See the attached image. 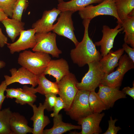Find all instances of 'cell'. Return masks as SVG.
I'll list each match as a JSON object with an SVG mask.
<instances>
[{"label":"cell","mask_w":134,"mask_h":134,"mask_svg":"<svg viewBox=\"0 0 134 134\" xmlns=\"http://www.w3.org/2000/svg\"><path fill=\"white\" fill-rule=\"evenodd\" d=\"M91 21L83 20L82 23L84 28L83 38L70 52L73 63L81 67L91 62L99 61L102 57L89 35L88 28Z\"/></svg>","instance_id":"1"},{"label":"cell","mask_w":134,"mask_h":134,"mask_svg":"<svg viewBox=\"0 0 134 134\" xmlns=\"http://www.w3.org/2000/svg\"><path fill=\"white\" fill-rule=\"evenodd\" d=\"M51 60L48 54L25 50L19 54L18 62L22 67L37 75L44 73Z\"/></svg>","instance_id":"2"},{"label":"cell","mask_w":134,"mask_h":134,"mask_svg":"<svg viewBox=\"0 0 134 134\" xmlns=\"http://www.w3.org/2000/svg\"><path fill=\"white\" fill-rule=\"evenodd\" d=\"M116 70L108 74H104L100 84L113 88L119 89L125 74L134 68V62L126 54L119 59Z\"/></svg>","instance_id":"3"},{"label":"cell","mask_w":134,"mask_h":134,"mask_svg":"<svg viewBox=\"0 0 134 134\" xmlns=\"http://www.w3.org/2000/svg\"><path fill=\"white\" fill-rule=\"evenodd\" d=\"M82 19L91 20L94 18L101 15L113 16L117 20L118 23L121 24L116 12L114 0H104L96 5H89L78 11Z\"/></svg>","instance_id":"4"},{"label":"cell","mask_w":134,"mask_h":134,"mask_svg":"<svg viewBox=\"0 0 134 134\" xmlns=\"http://www.w3.org/2000/svg\"><path fill=\"white\" fill-rule=\"evenodd\" d=\"M89 70L76 86L78 90L95 91L100 84L105 73L102 69L99 61H94L87 64Z\"/></svg>","instance_id":"5"},{"label":"cell","mask_w":134,"mask_h":134,"mask_svg":"<svg viewBox=\"0 0 134 134\" xmlns=\"http://www.w3.org/2000/svg\"><path fill=\"white\" fill-rule=\"evenodd\" d=\"M90 92L78 90L69 110L66 113L71 118L77 121L91 114L88 101Z\"/></svg>","instance_id":"6"},{"label":"cell","mask_w":134,"mask_h":134,"mask_svg":"<svg viewBox=\"0 0 134 134\" xmlns=\"http://www.w3.org/2000/svg\"><path fill=\"white\" fill-rule=\"evenodd\" d=\"M78 81L75 75L71 73L64 76L58 83L59 95L63 100L65 105L64 109L67 112L70 108L78 90L76 86Z\"/></svg>","instance_id":"7"},{"label":"cell","mask_w":134,"mask_h":134,"mask_svg":"<svg viewBox=\"0 0 134 134\" xmlns=\"http://www.w3.org/2000/svg\"><path fill=\"white\" fill-rule=\"evenodd\" d=\"M74 12L68 10L61 12L57 22L53 25L52 31L59 35L67 37L71 40L76 46L79 42L74 34V30L72 16Z\"/></svg>","instance_id":"8"},{"label":"cell","mask_w":134,"mask_h":134,"mask_svg":"<svg viewBox=\"0 0 134 134\" xmlns=\"http://www.w3.org/2000/svg\"><path fill=\"white\" fill-rule=\"evenodd\" d=\"M36 44L32 49L34 52L38 51L51 54L53 57L58 58L62 53L56 43V33L49 32L44 33H35Z\"/></svg>","instance_id":"9"},{"label":"cell","mask_w":134,"mask_h":134,"mask_svg":"<svg viewBox=\"0 0 134 134\" xmlns=\"http://www.w3.org/2000/svg\"><path fill=\"white\" fill-rule=\"evenodd\" d=\"M9 71L11 76L7 75L4 76L7 86L15 82L22 84H29L34 87L38 85L37 75L23 67L18 69L12 68Z\"/></svg>","instance_id":"10"},{"label":"cell","mask_w":134,"mask_h":134,"mask_svg":"<svg viewBox=\"0 0 134 134\" xmlns=\"http://www.w3.org/2000/svg\"><path fill=\"white\" fill-rule=\"evenodd\" d=\"M35 33V29L33 28L22 30L19 37L16 41L7 44V47L10 53L13 54L30 48H33L36 44Z\"/></svg>","instance_id":"11"},{"label":"cell","mask_w":134,"mask_h":134,"mask_svg":"<svg viewBox=\"0 0 134 134\" xmlns=\"http://www.w3.org/2000/svg\"><path fill=\"white\" fill-rule=\"evenodd\" d=\"M117 25L114 28H110L109 27L104 25L102 32V36L100 41L94 43L96 46H100V52L102 57L106 55L113 47L114 39L120 32L124 30L121 24L118 23Z\"/></svg>","instance_id":"12"},{"label":"cell","mask_w":134,"mask_h":134,"mask_svg":"<svg viewBox=\"0 0 134 134\" xmlns=\"http://www.w3.org/2000/svg\"><path fill=\"white\" fill-rule=\"evenodd\" d=\"M61 12L55 8L45 11L41 18L34 23L32 28L35 29L36 33L44 34L50 32L52 31L54 23Z\"/></svg>","instance_id":"13"},{"label":"cell","mask_w":134,"mask_h":134,"mask_svg":"<svg viewBox=\"0 0 134 134\" xmlns=\"http://www.w3.org/2000/svg\"><path fill=\"white\" fill-rule=\"evenodd\" d=\"M105 115L104 113H92L77 121L81 125V134H99L102 132L100 124Z\"/></svg>","instance_id":"14"},{"label":"cell","mask_w":134,"mask_h":134,"mask_svg":"<svg viewBox=\"0 0 134 134\" xmlns=\"http://www.w3.org/2000/svg\"><path fill=\"white\" fill-rule=\"evenodd\" d=\"M31 107L34 113L30 119L33 122L32 133L43 134L44 128L50 122L49 117L44 115V111L45 109V107L41 103H39L38 107L35 104L33 105Z\"/></svg>","instance_id":"15"},{"label":"cell","mask_w":134,"mask_h":134,"mask_svg":"<svg viewBox=\"0 0 134 134\" xmlns=\"http://www.w3.org/2000/svg\"><path fill=\"white\" fill-rule=\"evenodd\" d=\"M70 72L67 62L63 58L56 60H51L45 70V75H52L55 78L58 83L65 76Z\"/></svg>","instance_id":"16"},{"label":"cell","mask_w":134,"mask_h":134,"mask_svg":"<svg viewBox=\"0 0 134 134\" xmlns=\"http://www.w3.org/2000/svg\"><path fill=\"white\" fill-rule=\"evenodd\" d=\"M124 52L123 48L115 51L111 50L99 61L105 74H108L114 71L115 68L118 66L119 60Z\"/></svg>","instance_id":"17"},{"label":"cell","mask_w":134,"mask_h":134,"mask_svg":"<svg viewBox=\"0 0 134 134\" xmlns=\"http://www.w3.org/2000/svg\"><path fill=\"white\" fill-rule=\"evenodd\" d=\"M25 117L18 112H12L10 120L11 134L32 133L33 129L28 125Z\"/></svg>","instance_id":"18"},{"label":"cell","mask_w":134,"mask_h":134,"mask_svg":"<svg viewBox=\"0 0 134 134\" xmlns=\"http://www.w3.org/2000/svg\"><path fill=\"white\" fill-rule=\"evenodd\" d=\"M53 117V126L50 129L44 130L43 134H62L72 130L81 129L80 125H75L63 122L61 114H59Z\"/></svg>","instance_id":"19"},{"label":"cell","mask_w":134,"mask_h":134,"mask_svg":"<svg viewBox=\"0 0 134 134\" xmlns=\"http://www.w3.org/2000/svg\"><path fill=\"white\" fill-rule=\"evenodd\" d=\"M44 73L37 75L38 87L35 88L37 92L44 95L53 93L59 94L58 83L53 82L47 79Z\"/></svg>","instance_id":"20"},{"label":"cell","mask_w":134,"mask_h":134,"mask_svg":"<svg viewBox=\"0 0 134 134\" xmlns=\"http://www.w3.org/2000/svg\"><path fill=\"white\" fill-rule=\"evenodd\" d=\"M5 27L8 36L14 42L21 32L24 30L25 23L22 21L8 17L1 21Z\"/></svg>","instance_id":"21"},{"label":"cell","mask_w":134,"mask_h":134,"mask_svg":"<svg viewBox=\"0 0 134 134\" xmlns=\"http://www.w3.org/2000/svg\"><path fill=\"white\" fill-rule=\"evenodd\" d=\"M104 0H71L59 3L57 8L61 12L71 11L74 12L93 3H100Z\"/></svg>","instance_id":"22"},{"label":"cell","mask_w":134,"mask_h":134,"mask_svg":"<svg viewBox=\"0 0 134 134\" xmlns=\"http://www.w3.org/2000/svg\"><path fill=\"white\" fill-rule=\"evenodd\" d=\"M118 16L122 21L128 15L134 13V0H114Z\"/></svg>","instance_id":"23"},{"label":"cell","mask_w":134,"mask_h":134,"mask_svg":"<svg viewBox=\"0 0 134 134\" xmlns=\"http://www.w3.org/2000/svg\"><path fill=\"white\" fill-rule=\"evenodd\" d=\"M36 93L34 87L25 85L23 86L21 94L16 99L15 102L21 105L28 104L31 106L36 100L37 96L35 94Z\"/></svg>","instance_id":"24"},{"label":"cell","mask_w":134,"mask_h":134,"mask_svg":"<svg viewBox=\"0 0 134 134\" xmlns=\"http://www.w3.org/2000/svg\"><path fill=\"white\" fill-rule=\"evenodd\" d=\"M12 113L9 107L0 111V134H11L10 120Z\"/></svg>","instance_id":"25"},{"label":"cell","mask_w":134,"mask_h":134,"mask_svg":"<svg viewBox=\"0 0 134 134\" xmlns=\"http://www.w3.org/2000/svg\"><path fill=\"white\" fill-rule=\"evenodd\" d=\"M90 108L93 113H100L107 109L106 106L95 91L90 92L88 97Z\"/></svg>","instance_id":"26"},{"label":"cell","mask_w":134,"mask_h":134,"mask_svg":"<svg viewBox=\"0 0 134 134\" xmlns=\"http://www.w3.org/2000/svg\"><path fill=\"white\" fill-rule=\"evenodd\" d=\"M99 90L102 91L114 99L116 100L126 98V95L117 88H113L100 84L99 86Z\"/></svg>","instance_id":"27"},{"label":"cell","mask_w":134,"mask_h":134,"mask_svg":"<svg viewBox=\"0 0 134 134\" xmlns=\"http://www.w3.org/2000/svg\"><path fill=\"white\" fill-rule=\"evenodd\" d=\"M28 5L27 0H17L14 6L12 18L21 21L23 11L26 10Z\"/></svg>","instance_id":"28"},{"label":"cell","mask_w":134,"mask_h":134,"mask_svg":"<svg viewBox=\"0 0 134 134\" xmlns=\"http://www.w3.org/2000/svg\"><path fill=\"white\" fill-rule=\"evenodd\" d=\"M17 0H0V9L12 18L14 5Z\"/></svg>","instance_id":"29"},{"label":"cell","mask_w":134,"mask_h":134,"mask_svg":"<svg viewBox=\"0 0 134 134\" xmlns=\"http://www.w3.org/2000/svg\"><path fill=\"white\" fill-rule=\"evenodd\" d=\"M124 31L131 34H134V14L128 15L121 22Z\"/></svg>","instance_id":"30"},{"label":"cell","mask_w":134,"mask_h":134,"mask_svg":"<svg viewBox=\"0 0 134 134\" xmlns=\"http://www.w3.org/2000/svg\"><path fill=\"white\" fill-rule=\"evenodd\" d=\"M99 97L106 106L107 109L113 107L116 101L104 92L99 90L97 93Z\"/></svg>","instance_id":"31"},{"label":"cell","mask_w":134,"mask_h":134,"mask_svg":"<svg viewBox=\"0 0 134 134\" xmlns=\"http://www.w3.org/2000/svg\"><path fill=\"white\" fill-rule=\"evenodd\" d=\"M57 95L53 93H50L45 95V99L43 104L45 109L48 111L53 110L57 97Z\"/></svg>","instance_id":"32"},{"label":"cell","mask_w":134,"mask_h":134,"mask_svg":"<svg viewBox=\"0 0 134 134\" xmlns=\"http://www.w3.org/2000/svg\"><path fill=\"white\" fill-rule=\"evenodd\" d=\"M65 107V104L62 99L60 97H57L53 107V112L51 114L50 116L54 117L57 116L60 111L62 109H64Z\"/></svg>","instance_id":"33"},{"label":"cell","mask_w":134,"mask_h":134,"mask_svg":"<svg viewBox=\"0 0 134 134\" xmlns=\"http://www.w3.org/2000/svg\"><path fill=\"white\" fill-rule=\"evenodd\" d=\"M118 120L115 119L113 120L112 117H110V119L108 121V128L103 134H116L121 129L119 126L116 127L115 124Z\"/></svg>","instance_id":"34"},{"label":"cell","mask_w":134,"mask_h":134,"mask_svg":"<svg viewBox=\"0 0 134 134\" xmlns=\"http://www.w3.org/2000/svg\"><path fill=\"white\" fill-rule=\"evenodd\" d=\"M22 90V89L20 88H6L5 90L6 92V98L16 99L19 96Z\"/></svg>","instance_id":"35"},{"label":"cell","mask_w":134,"mask_h":134,"mask_svg":"<svg viewBox=\"0 0 134 134\" xmlns=\"http://www.w3.org/2000/svg\"><path fill=\"white\" fill-rule=\"evenodd\" d=\"M124 40L125 43L130 44L133 48H134V34H131L125 31Z\"/></svg>","instance_id":"36"},{"label":"cell","mask_w":134,"mask_h":134,"mask_svg":"<svg viewBox=\"0 0 134 134\" xmlns=\"http://www.w3.org/2000/svg\"><path fill=\"white\" fill-rule=\"evenodd\" d=\"M7 86L5 80L2 81L0 85V111H1L2 103L6 98L4 93Z\"/></svg>","instance_id":"37"},{"label":"cell","mask_w":134,"mask_h":134,"mask_svg":"<svg viewBox=\"0 0 134 134\" xmlns=\"http://www.w3.org/2000/svg\"><path fill=\"white\" fill-rule=\"evenodd\" d=\"M122 47L124 51L127 53L129 57L134 62V48L130 47L125 43L123 44Z\"/></svg>","instance_id":"38"},{"label":"cell","mask_w":134,"mask_h":134,"mask_svg":"<svg viewBox=\"0 0 134 134\" xmlns=\"http://www.w3.org/2000/svg\"><path fill=\"white\" fill-rule=\"evenodd\" d=\"M122 91L125 94L128 95L134 99V84L133 83V86L131 88L129 87H125L122 89Z\"/></svg>","instance_id":"39"},{"label":"cell","mask_w":134,"mask_h":134,"mask_svg":"<svg viewBox=\"0 0 134 134\" xmlns=\"http://www.w3.org/2000/svg\"><path fill=\"white\" fill-rule=\"evenodd\" d=\"M7 43V38L3 34L1 29L0 27V47H3Z\"/></svg>","instance_id":"40"},{"label":"cell","mask_w":134,"mask_h":134,"mask_svg":"<svg viewBox=\"0 0 134 134\" xmlns=\"http://www.w3.org/2000/svg\"><path fill=\"white\" fill-rule=\"evenodd\" d=\"M8 17V16L1 9H0V21L1 22Z\"/></svg>","instance_id":"41"},{"label":"cell","mask_w":134,"mask_h":134,"mask_svg":"<svg viewBox=\"0 0 134 134\" xmlns=\"http://www.w3.org/2000/svg\"><path fill=\"white\" fill-rule=\"evenodd\" d=\"M5 66V63L3 61H0V69L2 68Z\"/></svg>","instance_id":"42"},{"label":"cell","mask_w":134,"mask_h":134,"mask_svg":"<svg viewBox=\"0 0 134 134\" xmlns=\"http://www.w3.org/2000/svg\"><path fill=\"white\" fill-rule=\"evenodd\" d=\"M58 1L59 3H60L64 1L63 0H58Z\"/></svg>","instance_id":"43"}]
</instances>
